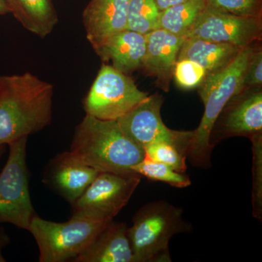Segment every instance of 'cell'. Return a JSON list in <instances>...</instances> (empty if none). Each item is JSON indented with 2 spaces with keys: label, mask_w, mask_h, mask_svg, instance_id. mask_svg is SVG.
Here are the masks:
<instances>
[{
  "label": "cell",
  "mask_w": 262,
  "mask_h": 262,
  "mask_svg": "<svg viewBox=\"0 0 262 262\" xmlns=\"http://www.w3.org/2000/svg\"><path fill=\"white\" fill-rule=\"evenodd\" d=\"M146 37V54L141 69L146 75L155 77L159 87L166 92L184 37L163 29H155Z\"/></svg>",
  "instance_id": "cell-12"
},
{
  "label": "cell",
  "mask_w": 262,
  "mask_h": 262,
  "mask_svg": "<svg viewBox=\"0 0 262 262\" xmlns=\"http://www.w3.org/2000/svg\"><path fill=\"white\" fill-rule=\"evenodd\" d=\"M141 179L137 173L120 175L100 172L84 192L72 203V215L113 220L130 201Z\"/></svg>",
  "instance_id": "cell-8"
},
{
  "label": "cell",
  "mask_w": 262,
  "mask_h": 262,
  "mask_svg": "<svg viewBox=\"0 0 262 262\" xmlns=\"http://www.w3.org/2000/svg\"><path fill=\"white\" fill-rule=\"evenodd\" d=\"M206 75L207 72L203 67L191 60H179L174 67L176 82L184 89L199 87Z\"/></svg>",
  "instance_id": "cell-25"
},
{
  "label": "cell",
  "mask_w": 262,
  "mask_h": 262,
  "mask_svg": "<svg viewBox=\"0 0 262 262\" xmlns=\"http://www.w3.org/2000/svg\"><path fill=\"white\" fill-rule=\"evenodd\" d=\"M144 149L148 159L165 164L179 173L187 170V158L171 144L158 141L146 144Z\"/></svg>",
  "instance_id": "cell-22"
},
{
  "label": "cell",
  "mask_w": 262,
  "mask_h": 262,
  "mask_svg": "<svg viewBox=\"0 0 262 262\" xmlns=\"http://www.w3.org/2000/svg\"><path fill=\"white\" fill-rule=\"evenodd\" d=\"M111 221L72 215L57 223L34 215L29 231L39 247V261L63 262L75 259Z\"/></svg>",
  "instance_id": "cell-5"
},
{
  "label": "cell",
  "mask_w": 262,
  "mask_h": 262,
  "mask_svg": "<svg viewBox=\"0 0 262 262\" xmlns=\"http://www.w3.org/2000/svg\"><path fill=\"white\" fill-rule=\"evenodd\" d=\"M189 231L182 210L166 201L147 203L127 229L134 262L171 261L168 244L175 234Z\"/></svg>",
  "instance_id": "cell-4"
},
{
  "label": "cell",
  "mask_w": 262,
  "mask_h": 262,
  "mask_svg": "<svg viewBox=\"0 0 262 262\" xmlns=\"http://www.w3.org/2000/svg\"><path fill=\"white\" fill-rule=\"evenodd\" d=\"M146 48V34L125 29L94 49L103 62L111 61L114 68L128 75L141 69Z\"/></svg>",
  "instance_id": "cell-14"
},
{
  "label": "cell",
  "mask_w": 262,
  "mask_h": 262,
  "mask_svg": "<svg viewBox=\"0 0 262 262\" xmlns=\"http://www.w3.org/2000/svg\"><path fill=\"white\" fill-rule=\"evenodd\" d=\"M261 18L236 16L206 8L184 38H200L243 49L261 41Z\"/></svg>",
  "instance_id": "cell-11"
},
{
  "label": "cell",
  "mask_w": 262,
  "mask_h": 262,
  "mask_svg": "<svg viewBox=\"0 0 262 262\" xmlns=\"http://www.w3.org/2000/svg\"><path fill=\"white\" fill-rule=\"evenodd\" d=\"M131 170L141 177L164 182L173 187L185 188L190 186L192 183L185 173H179L165 164L146 158L132 167Z\"/></svg>",
  "instance_id": "cell-21"
},
{
  "label": "cell",
  "mask_w": 262,
  "mask_h": 262,
  "mask_svg": "<svg viewBox=\"0 0 262 262\" xmlns=\"http://www.w3.org/2000/svg\"><path fill=\"white\" fill-rule=\"evenodd\" d=\"M100 172L74 159L69 151L58 155L50 169L49 182L62 196L74 203Z\"/></svg>",
  "instance_id": "cell-16"
},
{
  "label": "cell",
  "mask_w": 262,
  "mask_h": 262,
  "mask_svg": "<svg viewBox=\"0 0 262 262\" xmlns=\"http://www.w3.org/2000/svg\"><path fill=\"white\" fill-rule=\"evenodd\" d=\"M262 84V51L261 48L254 47L246 67L243 89L260 87Z\"/></svg>",
  "instance_id": "cell-26"
},
{
  "label": "cell",
  "mask_w": 262,
  "mask_h": 262,
  "mask_svg": "<svg viewBox=\"0 0 262 262\" xmlns=\"http://www.w3.org/2000/svg\"><path fill=\"white\" fill-rule=\"evenodd\" d=\"M253 151V215L262 219V135L251 139Z\"/></svg>",
  "instance_id": "cell-24"
},
{
  "label": "cell",
  "mask_w": 262,
  "mask_h": 262,
  "mask_svg": "<svg viewBox=\"0 0 262 262\" xmlns=\"http://www.w3.org/2000/svg\"><path fill=\"white\" fill-rule=\"evenodd\" d=\"M20 138L10 143L8 161L0 173V223L29 230L35 215L31 201L27 167V141Z\"/></svg>",
  "instance_id": "cell-6"
},
{
  "label": "cell",
  "mask_w": 262,
  "mask_h": 262,
  "mask_svg": "<svg viewBox=\"0 0 262 262\" xmlns=\"http://www.w3.org/2000/svg\"><path fill=\"white\" fill-rule=\"evenodd\" d=\"M10 13L34 35L45 38L49 35L58 22L51 0H5Z\"/></svg>",
  "instance_id": "cell-18"
},
{
  "label": "cell",
  "mask_w": 262,
  "mask_h": 262,
  "mask_svg": "<svg viewBox=\"0 0 262 262\" xmlns=\"http://www.w3.org/2000/svg\"><path fill=\"white\" fill-rule=\"evenodd\" d=\"M148 96L128 75L103 63L84 98V110L100 120H117Z\"/></svg>",
  "instance_id": "cell-7"
},
{
  "label": "cell",
  "mask_w": 262,
  "mask_h": 262,
  "mask_svg": "<svg viewBox=\"0 0 262 262\" xmlns=\"http://www.w3.org/2000/svg\"><path fill=\"white\" fill-rule=\"evenodd\" d=\"M186 1L187 0H155L157 7L160 12Z\"/></svg>",
  "instance_id": "cell-27"
},
{
  "label": "cell",
  "mask_w": 262,
  "mask_h": 262,
  "mask_svg": "<svg viewBox=\"0 0 262 262\" xmlns=\"http://www.w3.org/2000/svg\"><path fill=\"white\" fill-rule=\"evenodd\" d=\"M206 9L241 17L261 18V0H205Z\"/></svg>",
  "instance_id": "cell-23"
},
{
  "label": "cell",
  "mask_w": 262,
  "mask_h": 262,
  "mask_svg": "<svg viewBox=\"0 0 262 262\" xmlns=\"http://www.w3.org/2000/svg\"><path fill=\"white\" fill-rule=\"evenodd\" d=\"M160 15L155 0H130L127 29L148 34L158 29Z\"/></svg>",
  "instance_id": "cell-20"
},
{
  "label": "cell",
  "mask_w": 262,
  "mask_h": 262,
  "mask_svg": "<svg viewBox=\"0 0 262 262\" xmlns=\"http://www.w3.org/2000/svg\"><path fill=\"white\" fill-rule=\"evenodd\" d=\"M69 153L99 172L120 175L136 173L131 168L146 158L144 148L131 140L117 120L89 115L77 125Z\"/></svg>",
  "instance_id": "cell-2"
},
{
  "label": "cell",
  "mask_w": 262,
  "mask_h": 262,
  "mask_svg": "<svg viewBox=\"0 0 262 262\" xmlns=\"http://www.w3.org/2000/svg\"><path fill=\"white\" fill-rule=\"evenodd\" d=\"M262 135V91L260 87L243 90L225 105L215 120L209 143L213 148L227 138Z\"/></svg>",
  "instance_id": "cell-10"
},
{
  "label": "cell",
  "mask_w": 262,
  "mask_h": 262,
  "mask_svg": "<svg viewBox=\"0 0 262 262\" xmlns=\"http://www.w3.org/2000/svg\"><path fill=\"white\" fill-rule=\"evenodd\" d=\"M205 0H187L160 12L158 29L184 37L206 9Z\"/></svg>",
  "instance_id": "cell-19"
},
{
  "label": "cell",
  "mask_w": 262,
  "mask_h": 262,
  "mask_svg": "<svg viewBox=\"0 0 262 262\" xmlns=\"http://www.w3.org/2000/svg\"><path fill=\"white\" fill-rule=\"evenodd\" d=\"M10 13L8 5L5 0H0V15H5Z\"/></svg>",
  "instance_id": "cell-29"
},
{
  "label": "cell",
  "mask_w": 262,
  "mask_h": 262,
  "mask_svg": "<svg viewBox=\"0 0 262 262\" xmlns=\"http://www.w3.org/2000/svg\"><path fill=\"white\" fill-rule=\"evenodd\" d=\"M53 86L30 72L0 75V146L51 124Z\"/></svg>",
  "instance_id": "cell-1"
},
{
  "label": "cell",
  "mask_w": 262,
  "mask_h": 262,
  "mask_svg": "<svg viewBox=\"0 0 262 262\" xmlns=\"http://www.w3.org/2000/svg\"><path fill=\"white\" fill-rule=\"evenodd\" d=\"M241 50V48L225 43L196 37L184 38L177 61L191 60L203 67L207 74L213 73L230 63Z\"/></svg>",
  "instance_id": "cell-17"
},
{
  "label": "cell",
  "mask_w": 262,
  "mask_h": 262,
  "mask_svg": "<svg viewBox=\"0 0 262 262\" xmlns=\"http://www.w3.org/2000/svg\"><path fill=\"white\" fill-rule=\"evenodd\" d=\"M255 46L243 48L237 56L222 70L207 74L199 85V94L205 110L201 123L192 130L188 147L187 159L194 167L208 168L212 166L213 147L209 143L210 134L217 117L234 95L243 90L246 67Z\"/></svg>",
  "instance_id": "cell-3"
},
{
  "label": "cell",
  "mask_w": 262,
  "mask_h": 262,
  "mask_svg": "<svg viewBox=\"0 0 262 262\" xmlns=\"http://www.w3.org/2000/svg\"><path fill=\"white\" fill-rule=\"evenodd\" d=\"M126 224L108 222L73 260L76 262H134Z\"/></svg>",
  "instance_id": "cell-15"
},
{
  "label": "cell",
  "mask_w": 262,
  "mask_h": 262,
  "mask_svg": "<svg viewBox=\"0 0 262 262\" xmlns=\"http://www.w3.org/2000/svg\"><path fill=\"white\" fill-rule=\"evenodd\" d=\"M3 148H4V145L3 146H0V152H1L2 150L3 149Z\"/></svg>",
  "instance_id": "cell-31"
},
{
  "label": "cell",
  "mask_w": 262,
  "mask_h": 262,
  "mask_svg": "<svg viewBox=\"0 0 262 262\" xmlns=\"http://www.w3.org/2000/svg\"><path fill=\"white\" fill-rule=\"evenodd\" d=\"M163 103V98L158 94L148 96L117 122L131 140L143 148L150 143H168L186 157L192 131L172 130L167 127L160 113Z\"/></svg>",
  "instance_id": "cell-9"
},
{
  "label": "cell",
  "mask_w": 262,
  "mask_h": 262,
  "mask_svg": "<svg viewBox=\"0 0 262 262\" xmlns=\"http://www.w3.org/2000/svg\"><path fill=\"white\" fill-rule=\"evenodd\" d=\"M130 0H91L82 13L86 37L93 48L127 29Z\"/></svg>",
  "instance_id": "cell-13"
},
{
  "label": "cell",
  "mask_w": 262,
  "mask_h": 262,
  "mask_svg": "<svg viewBox=\"0 0 262 262\" xmlns=\"http://www.w3.org/2000/svg\"><path fill=\"white\" fill-rule=\"evenodd\" d=\"M9 243V239H8V236L5 233L3 229H0V251L2 248L5 247L7 244Z\"/></svg>",
  "instance_id": "cell-28"
},
{
  "label": "cell",
  "mask_w": 262,
  "mask_h": 262,
  "mask_svg": "<svg viewBox=\"0 0 262 262\" xmlns=\"http://www.w3.org/2000/svg\"><path fill=\"white\" fill-rule=\"evenodd\" d=\"M5 258L3 257V254H2L1 251H0V262H5Z\"/></svg>",
  "instance_id": "cell-30"
}]
</instances>
